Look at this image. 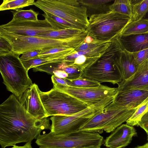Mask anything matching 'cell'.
<instances>
[{
    "label": "cell",
    "instance_id": "1",
    "mask_svg": "<svg viewBox=\"0 0 148 148\" xmlns=\"http://www.w3.org/2000/svg\"><path fill=\"white\" fill-rule=\"evenodd\" d=\"M51 129L49 119L31 115L17 97L10 95L0 105V144L1 148L21 143H31L44 130Z\"/></svg>",
    "mask_w": 148,
    "mask_h": 148
},
{
    "label": "cell",
    "instance_id": "2",
    "mask_svg": "<svg viewBox=\"0 0 148 148\" xmlns=\"http://www.w3.org/2000/svg\"><path fill=\"white\" fill-rule=\"evenodd\" d=\"M0 36L10 43L13 52L20 55L31 51L58 47L75 48L84 42L87 34L84 32L67 38L56 39L18 35L0 27Z\"/></svg>",
    "mask_w": 148,
    "mask_h": 148
},
{
    "label": "cell",
    "instance_id": "3",
    "mask_svg": "<svg viewBox=\"0 0 148 148\" xmlns=\"http://www.w3.org/2000/svg\"><path fill=\"white\" fill-rule=\"evenodd\" d=\"M103 141L99 133L80 130L65 134L50 131L40 134L35 143L39 148H100Z\"/></svg>",
    "mask_w": 148,
    "mask_h": 148
},
{
    "label": "cell",
    "instance_id": "4",
    "mask_svg": "<svg viewBox=\"0 0 148 148\" xmlns=\"http://www.w3.org/2000/svg\"><path fill=\"white\" fill-rule=\"evenodd\" d=\"M131 19L111 10L92 14L88 17L89 24L86 31L95 40L112 41L119 36Z\"/></svg>",
    "mask_w": 148,
    "mask_h": 148
},
{
    "label": "cell",
    "instance_id": "5",
    "mask_svg": "<svg viewBox=\"0 0 148 148\" xmlns=\"http://www.w3.org/2000/svg\"><path fill=\"white\" fill-rule=\"evenodd\" d=\"M12 51L0 55V71L7 89L17 98L33 84L19 58Z\"/></svg>",
    "mask_w": 148,
    "mask_h": 148
},
{
    "label": "cell",
    "instance_id": "6",
    "mask_svg": "<svg viewBox=\"0 0 148 148\" xmlns=\"http://www.w3.org/2000/svg\"><path fill=\"white\" fill-rule=\"evenodd\" d=\"M123 49L119 37L114 39L101 57L84 71L81 76L100 84L108 82L118 84L122 81L123 78L115 64L114 58L116 55Z\"/></svg>",
    "mask_w": 148,
    "mask_h": 148
},
{
    "label": "cell",
    "instance_id": "7",
    "mask_svg": "<svg viewBox=\"0 0 148 148\" xmlns=\"http://www.w3.org/2000/svg\"><path fill=\"white\" fill-rule=\"evenodd\" d=\"M34 5L58 16L77 29L86 31L89 24L86 8L78 0H38Z\"/></svg>",
    "mask_w": 148,
    "mask_h": 148
},
{
    "label": "cell",
    "instance_id": "8",
    "mask_svg": "<svg viewBox=\"0 0 148 148\" xmlns=\"http://www.w3.org/2000/svg\"><path fill=\"white\" fill-rule=\"evenodd\" d=\"M138 107L128 108L113 101L99 111L81 130L99 133L103 131L108 133L113 132L126 122Z\"/></svg>",
    "mask_w": 148,
    "mask_h": 148
},
{
    "label": "cell",
    "instance_id": "9",
    "mask_svg": "<svg viewBox=\"0 0 148 148\" xmlns=\"http://www.w3.org/2000/svg\"><path fill=\"white\" fill-rule=\"evenodd\" d=\"M115 96L107 97L70 116H52L51 131L58 134H65L81 130L100 110L112 103Z\"/></svg>",
    "mask_w": 148,
    "mask_h": 148
},
{
    "label": "cell",
    "instance_id": "10",
    "mask_svg": "<svg viewBox=\"0 0 148 148\" xmlns=\"http://www.w3.org/2000/svg\"><path fill=\"white\" fill-rule=\"evenodd\" d=\"M46 117L56 115L70 116L89 106L76 98L56 88L47 92L39 90Z\"/></svg>",
    "mask_w": 148,
    "mask_h": 148
},
{
    "label": "cell",
    "instance_id": "11",
    "mask_svg": "<svg viewBox=\"0 0 148 148\" xmlns=\"http://www.w3.org/2000/svg\"><path fill=\"white\" fill-rule=\"evenodd\" d=\"M53 85L54 87L76 98L89 106L105 98L115 96L118 92L117 88H111L101 84L98 87L90 88Z\"/></svg>",
    "mask_w": 148,
    "mask_h": 148
},
{
    "label": "cell",
    "instance_id": "12",
    "mask_svg": "<svg viewBox=\"0 0 148 148\" xmlns=\"http://www.w3.org/2000/svg\"><path fill=\"white\" fill-rule=\"evenodd\" d=\"M0 27L8 32L28 36H36L55 31L45 19L32 21L12 18L8 23L1 25Z\"/></svg>",
    "mask_w": 148,
    "mask_h": 148
},
{
    "label": "cell",
    "instance_id": "13",
    "mask_svg": "<svg viewBox=\"0 0 148 148\" xmlns=\"http://www.w3.org/2000/svg\"><path fill=\"white\" fill-rule=\"evenodd\" d=\"M38 85L33 83L17 99L22 106L32 116L39 119L46 117L45 109L41 101Z\"/></svg>",
    "mask_w": 148,
    "mask_h": 148
},
{
    "label": "cell",
    "instance_id": "14",
    "mask_svg": "<svg viewBox=\"0 0 148 148\" xmlns=\"http://www.w3.org/2000/svg\"><path fill=\"white\" fill-rule=\"evenodd\" d=\"M34 72L40 71L58 77L70 80L76 79L82 76L83 71L63 62H58L42 64L33 68Z\"/></svg>",
    "mask_w": 148,
    "mask_h": 148
},
{
    "label": "cell",
    "instance_id": "15",
    "mask_svg": "<svg viewBox=\"0 0 148 148\" xmlns=\"http://www.w3.org/2000/svg\"><path fill=\"white\" fill-rule=\"evenodd\" d=\"M118 92L132 89L148 91V59L140 64L135 73L130 78L118 84Z\"/></svg>",
    "mask_w": 148,
    "mask_h": 148
},
{
    "label": "cell",
    "instance_id": "16",
    "mask_svg": "<svg viewBox=\"0 0 148 148\" xmlns=\"http://www.w3.org/2000/svg\"><path fill=\"white\" fill-rule=\"evenodd\" d=\"M134 128L126 124L117 127L105 140L104 145L109 148H122L128 145L137 135Z\"/></svg>",
    "mask_w": 148,
    "mask_h": 148
},
{
    "label": "cell",
    "instance_id": "17",
    "mask_svg": "<svg viewBox=\"0 0 148 148\" xmlns=\"http://www.w3.org/2000/svg\"><path fill=\"white\" fill-rule=\"evenodd\" d=\"M114 62L122 76L123 80H127L131 77L136 71L138 66L133 53L124 49L116 55Z\"/></svg>",
    "mask_w": 148,
    "mask_h": 148
},
{
    "label": "cell",
    "instance_id": "18",
    "mask_svg": "<svg viewBox=\"0 0 148 148\" xmlns=\"http://www.w3.org/2000/svg\"><path fill=\"white\" fill-rule=\"evenodd\" d=\"M148 97V91L132 89L118 92L114 101L130 108H137Z\"/></svg>",
    "mask_w": 148,
    "mask_h": 148
},
{
    "label": "cell",
    "instance_id": "19",
    "mask_svg": "<svg viewBox=\"0 0 148 148\" xmlns=\"http://www.w3.org/2000/svg\"><path fill=\"white\" fill-rule=\"evenodd\" d=\"M118 37L124 49L130 53L148 48V33L119 36Z\"/></svg>",
    "mask_w": 148,
    "mask_h": 148
},
{
    "label": "cell",
    "instance_id": "20",
    "mask_svg": "<svg viewBox=\"0 0 148 148\" xmlns=\"http://www.w3.org/2000/svg\"><path fill=\"white\" fill-rule=\"evenodd\" d=\"M78 1L81 4L86 8L88 15L89 13L90 16L92 14L110 10L109 6L112 3V2L114 0H78Z\"/></svg>",
    "mask_w": 148,
    "mask_h": 148
},
{
    "label": "cell",
    "instance_id": "21",
    "mask_svg": "<svg viewBox=\"0 0 148 148\" xmlns=\"http://www.w3.org/2000/svg\"><path fill=\"white\" fill-rule=\"evenodd\" d=\"M76 52L75 48L58 47L43 50L42 52L38 55V57L47 59H60L64 60L66 57Z\"/></svg>",
    "mask_w": 148,
    "mask_h": 148
},
{
    "label": "cell",
    "instance_id": "22",
    "mask_svg": "<svg viewBox=\"0 0 148 148\" xmlns=\"http://www.w3.org/2000/svg\"><path fill=\"white\" fill-rule=\"evenodd\" d=\"M147 33H148V20L143 18L136 21L131 20L124 27L119 36Z\"/></svg>",
    "mask_w": 148,
    "mask_h": 148
},
{
    "label": "cell",
    "instance_id": "23",
    "mask_svg": "<svg viewBox=\"0 0 148 148\" xmlns=\"http://www.w3.org/2000/svg\"><path fill=\"white\" fill-rule=\"evenodd\" d=\"M132 7L133 16L131 21L143 19L148 11V0H130Z\"/></svg>",
    "mask_w": 148,
    "mask_h": 148
},
{
    "label": "cell",
    "instance_id": "24",
    "mask_svg": "<svg viewBox=\"0 0 148 148\" xmlns=\"http://www.w3.org/2000/svg\"><path fill=\"white\" fill-rule=\"evenodd\" d=\"M85 31L77 29H66L41 34L36 36L56 39H65L78 35Z\"/></svg>",
    "mask_w": 148,
    "mask_h": 148
},
{
    "label": "cell",
    "instance_id": "25",
    "mask_svg": "<svg viewBox=\"0 0 148 148\" xmlns=\"http://www.w3.org/2000/svg\"><path fill=\"white\" fill-rule=\"evenodd\" d=\"M44 13L42 15L49 22L55 31L66 29H78L72 24L58 16L48 12Z\"/></svg>",
    "mask_w": 148,
    "mask_h": 148
},
{
    "label": "cell",
    "instance_id": "26",
    "mask_svg": "<svg viewBox=\"0 0 148 148\" xmlns=\"http://www.w3.org/2000/svg\"><path fill=\"white\" fill-rule=\"evenodd\" d=\"M110 10L130 17L133 16L132 7L130 0H115L110 5Z\"/></svg>",
    "mask_w": 148,
    "mask_h": 148
},
{
    "label": "cell",
    "instance_id": "27",
    "mask_svg": "<svg viewBox=\"0 0 148 148\" xmlns=\"http://www.w3.org/2000/svg\"><path fill=\"white\" fill-rule=\"evenodd\" d=\"M34 0H3L0 6V11L15 10L34 5Z\"/></svg>",
    "mask_w": 148,
    "mask_h": 148
},
{
    "label": "cell",
    "instance_id": "28",
    "mask_svg": "<svg viewBox=\"0 0 148 148\" xmlns=\"http://www.w3.org/2000/svg\"><path fill=\"white\" fill-rule=\"evenodd\" d=\"M67 86L81 88L97 87L101 84L99 82L86 77L81 76L76 79L70 80L66 79Z\"/></svg>",
    "mask_w": 148,
    "mask_h": 148
},
{
    "label": "cell",
    "instance_id": "29",
    "mask_svg": "<svg viewBox=\"0 0 148 148\" xmlns=\"http://www.w3.org/2000/svg\"><path fill=\"white\" fill-rule=\"evenodd\" d=\"M148 110V97L141 104L133 115L126 121V124L131 126H136L142 116Z\"/></svg>",
    "mask_w": 148,
    "mask_h": 148
},
{
    "label": "cell",
    "instance_id": "30",
    "mask_svg": "<svg viewBox=\"0 0 148 148\" xmlns=\"http://www.w3.org/2000/svg\"><path fill=\"white\" fill-rule=\"evenodd\" d=\"M13 18L25 20L37 21L38 12L31 9L29 10L17 9L11 11Z\"/></svg>",
    "mask_w": 148,
    "mask_h": 148
},
{
    "label": "cell",
    "instance_id": "31",
    "mask_svg": "<svg viewBox=\"0 0 148 148\" xmlns=\"http://www.w3.org/2000/svg\"><path fill=\"white\" fill-rule=\"evenodd\" d=\"M63 60L60 59H47L38 57L35 58L22 61L25 68L28 71L30 69L50 63L62 62Z\"/></svg>",
    "mask_w": 148,
    "mask_h": 148
},
{
    "label": "cell",
    "instance_id": "32",
    "mask_svg": "<svg viewBox=\"0 0 148 148\" xmlns=\"http://www.w3.org/2000/svg\"><path fill=\"white\" fill-rule=\"evenodd\" d=\"M132 53L135 58L136 64L138 66L148 59V48Z\"/></svg>",
    "mask_w": 148,
    "mask_h": 148
},
{
    "label": "cell",
    "instance_id": "33",
    "mask_svg": "<svg viewBox=\"0 0 148 148\" xmlns=\"http://www.w3.org/2000/svg\"><path fill=\"white\" fill-rule=\"evenodd\" d=\"M12 51V47L10 43L3 37L0 36V55Z\"/></svg>",
    "mask_w": 148,
    "mask_h": 148
},
{
    "label": "cell",
    "instance_id": "34",
    "mask_svg": "<svg viewBox=\"0 0 148 148\" xmlns=\"http://www.w3.org/2000/svg\"><path fill=\"white\" fill-rule=\"evenodd\" d=\"M42 50L37 49L25 52L22 54L20 59L23 61L38 57V55L42 52Z\"/></svg>",
    "mask_w": 148,
    "mask_h": 148
},
{
    "label": "cell",
    "instance_id": "35",
    "mask_svg": "<svg viewBox=\"0 0 148 148\" xmlns=\"http://www.w3.org/2000/svg\"><path fill=\"white\" fill-rule=\"evenodd\" d=\"M138 126H139L145 131L147 135V140H148V110L142 116Z\"/></svg>",
    "mask_w": 148,
    "mask_h": 148
},
{
    "label": "cell",
    "instance_id": "36",
    "mask_svg": "<svg viewBox=\"0 0 148 148\" xmlns=\"http://www.w3.org/2000/svg\"><path fill=\"white\" fill-rule=\"evenodd\" d=\"M10 148H32V147L31 143H27L22 146H18L16 145L12 146V147Z\"/></svg>",
    "mask_w": 148,
    "mask_h": 148
},
{
    "label": "cell",
    "instance_id": "37",
    "mask_svg": "<svg viewBox=\"0 0 148 148\" xmlns=\"http://www.w3.org/2000/svg\"><path fill=\"white\" fill-rule=\"evenodd\" d=\"M94 40V39L91 36L88 35L85 38L84 42L87 43L88 44L92 42Z\"/></svg>",
    "mask_w": 148,
    "mask_h": 148
},
{
    "label": "cell",
    "instance_id": "38",
    "mask_svg": "<svg viewBox=\"0 0 148 148\" xmlns=\"http://www.w3.org/2000/svg\"><path fill=\"white\" fill-rule=\"evenodd\" d=\"M134 148H148V143L141 146H138Z\"/></svg>",
    "mask_w": 148,
    "mask_h": 148
},
{
    "label": "cell",
    "instance_id": "39",
    "mask_svg": "<svg viewBox=\"0 0 148 148\" xmlns=\"http://www.w3.org/2000/svg\"><path fill=\"white\" fill-rule=\"evenodd\" d=\"M143 18L148 20V11Z\"/></svg>",
    "mask_w": 148,
    "mask_h": 148
}]
</instances>
